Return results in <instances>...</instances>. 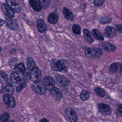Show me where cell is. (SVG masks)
<instances>
[{
    "mask_svg": "<svg viewBox=\"0 0 122 122\" xmlns=\"http://www.w3.org/2000/svg\"><path fill=\"white\" fill-rule=\"evenodd\" d=\"M10 116L8 113H3L0 116V122H10Z\"/></svg>",
    "mask_w": 122,
    "mask_h": 122,
    "instance_id": "cell-30",
    "label": "cell"
},
{
    "mask_svg": "<svg viewBox=\"0 0 122 122\" xmlns=\"http://www.w3.org/2000/svg\"><path fill=\"white\" fill-rule=\"evenodd\" d=\"M111 21L110 18L108 17H103L100 20V22L102 23H106L110 22Z\"/></svg>",
    "mask_w": 122,
    "mask_h": 122,
    "instance_id": "cell-36",
    "label": "cell"
},
{
    "mask_svg": "<svg viewBox=\"0 0 122 122\" xmlns=\"http://www.w3.org/2000/svg\"></svg>",
    "mask_w": 122,
    "mask_h": 122,
    "instance_id": "cell-42",
    "label": "cell"
},
{
    "mask_svg": "<svg viewBox=\"0 0 122 122\" xmlns=\"http://www.w3.org/2000/svg\"><path fill=\"white\" fill-rule=\"evenodd\" d=\"M101 47L103 50L108 52H115L117 50L116 46L110 43H103Z\"/></svg>",
    "mask_w": 122,
    "mask_h": 122,
    "instance_id": "cell-20",
    "label": "cell"
},
{
    "mask_svg": "<svg viewBox=\"0 0 122 122\" xmlns=\"http://www.w3.org/2000/svg\"><path fill=\"white\" fill-rule=\"evenodd\" d=\"M63 13L64 17L66 20L71 21H72L74 20L73 13L68 8L66 7L63 8Z\"/></svg>",
    "mask_w": 122,
    "mask_h": 122,
    "instance_id": "cell-16",
    "label": "cell"
},
{
    "mask_svg": "<svg viewBox=\"0 0 122 122\" xmlns=\"http://www.w3.org/2000/svg\"><path fill=\"white\" fill-rule=\"evenodd\" d=\"M10 79L12 84L17 87L20 85L23 82L20 76L16 72H13L11 73Z\"/></svg>",
    "mask_w": 122,
    "mask_h": 122,
    "instance_id": "cell-5",
    "label": "cell"
},
{
    "mask_svg": "<svg viewBox=\"0 0 122 122\" xmlns=\"http://www.w3.org/2000/svg\"><path fill=\"white\" fill-rule=\"evenodd\" d=\"M115 27L116 30L118 32L120 33L122 32V25L121 24L116 25Z\"/></svg>",
    "mask_w": 122,
    "mask_h": 122,
    "instance_id": "cell-37",
    "label": "cell"
},
{
    "mask_svg": "<svg viewBox=\"0 0 122 122\" xmlns=\"http://www.w3.org/2000/svg\"><path fill=\"white\" fill-rule=\"evenodd\" d=\"M27 65L28 70L31 71L35 67V63L33 58L29 57L27 60Z\"/></svg>",
    "mask_w": 122,
    "mask_h": 122,
    "instance_id": "cell-29",
    "label": "cell"
},
{
    "mask_svg": "<svg viewBox=\"0 0 122 122\" xmlns=\"http://www.w3.org/2000/svg\"><path fill=\"white\" fill-rule=\"evenodd\" d=\"M30 78L35 84L40 82L42 79V74L41 71L38 67L35 66L30 71Z\"/></svg>",
    "mask_w": 122,
    "mask_h": 122,
    "instance_id": "cell-3",
    "label": "cell"
},
{
    "mask_svg": "<svg viewBox=\"0 0 122 122\" xmlns=\"http://www.w3.org/2000/svg\"><path fill=\"white\" fill-rule=\"evenodd\" d=\"M2 10L6 15L7 17L10 19L13 18L15 16L14 11L8 5L3 3L2 4Z\"/></svg>",
    "mask_w": 122,
    "mask_h": 122,
    "instance_id": "cell-9",
    "label": "cell"
},
{
    "mask_svg": "<svg viewBox=\"0 0 122 122\" xmlns=\"http://www.w3.org/2000/svg\"><path fill=\"white\" fill-rule=\"evenodd\" d=\"M30 4L36 12H39L42 10L41 1L38 0H32L30 1Z\"/></svg>",
    "mask_w": 122,
    "mask_h": 122,
    "instance_id": "cell-14",
    "label": "cell"
},
{
    "mask_svg": "<svg viewBox=\"0 0 122 122\" xmlns=\"http://www.w3.org/2000/svg\"><path fill=\"white\" fill-rule=\"evenodd\" d=\"M98 109L101 113L105 115L110 112V107L108 104L101 103L98 105Z\"/></svg>",
    "mask_w": 122,
    "mask_h": 122,
    "instance_id": "cell-19",
    "label": "cell"
},
{
    "mask_svg": "<svg viewBox=\"0 0 122 122\" xmlns=\"http://www.w3.org/2000/svg\"><path fill=\"white\" fill-rule=\"evenodd\" d=\"M8 80V76L5 73L0 71V82L2 84H5Z\"/></svg>",
    "mask_w": 122,
    "mask_h": 122,
    "instance_id": "cell-26",
    "label": "cell"
},
{
    "mask_svg": "<svg viewBox=\"0 0 122 122\" xmlns=\"http://www.w3.org/2000/svg\"><path fill=\"white\" fill-rule=\"evenodd\" d=\"M121 65L120 63L118 62H114L111 64L109 66V72L110 73H115L117 71Z\"/></svg>",
    "mask_w": 122,
    "mask_h": 122,
    "instance_id": "cell-24",
    "label": "cell"
},
{
    "mask_svg": "<svg viewBox=\"0 0 122 122\" xmlns=\"http://www.w3.org/2000/svg\"><path fill=\"white\" fill-rule=\"evenodd\" d=\"M116 115L117 116H121L122 115V105L121 104L117 106V110L116 112Z\"/></svg>",
    "mask_w": 122,
    "mask_h": 122,
    "instance_id": "cell-35",
    "label": "cell"
},
{
    "mask_svg": "<svg viewBox=\"0 0 122 122\" xmlns=\"http://www.w3.org/2000/svg\"><path fill=\"white\" fill-rule=\"evenodd\" d=\"M33 91L36 94L39 95L45 94L47 92V90L42 82L35 84L32 86Z\"/></svg>",
    "mask_w": 122,
    "mask_h": 122,
    "instance_id": "cell-6",
    "label": "cell"
},
{
    "mask_svg": "<svg viewBox=\"0 0 122 122\" xmlns=\"http://www.w3.org/2000/svg\"><path fill=\"white\" fill-rule=\"evenodd\" d=\"M3 101L5 103L8 105L10 107H15L16 106L15 99L12 96L5 95L3 97Z\"/></svg>",
    "mask_w": 122,
    "mask_h": 122,
    "instance_id": "cell-11",
    "label": "cell"
},
{
    "mask_svg": "<svg viewBox=\"0 0 122 122\" xmlns=\"http://www.w3.org/2000/svg\"><path fill=\"white\" fill-rule=\"evenodd\" d=\"M84 34V38L86 41L91 43L94 41L93 38L92 37L91 33L89 30L87 29H84L83 30Z\"/></svg>",
    "mask_w": 122,
    "mask_h": 122,
    "instance_id": "cell-22",
    "label": "cell"
},
{
    "mask_svg": "<svg viewBox=\"0 0 122 122\" xmlns=\"http://www.w3.org/2000/svg\"><path fill=\"white\" fill-rule=\"evenodd\" d=\"M8 5L17 13H19L21 11V8L18 3L13 0H8L6 1Z\"/></svg>",
    "mask_w": 122,
    "mask_h": 122,
    "instance_id": "cell-12",
    "label": "cell"
},
{
    "mask_svg": "<svg viewBox=\"0 0 122 122\" xmlns=\"http://www.w3.org/2000/svg\"><path fill=\"white\" fill-rule=\"evenodd\" d=\"M59 18L58 14L55 12H52L48 16V20L50 24H55L57 23Z\"/></svg>",
    "mask_w": 122,
    "mask_h": 122,
    "instance_id": "cell-18",
    "label": "cell"
},
{
    "mask_svg": "<svg viewBox=\"0 0 122 122\" xmlns=\"http://www.w3.org/2000/svg\"><path fill=\"white\" fill-rule=\"evenodd\" d=\"M10 122H15V121H13L12 120V121H10Z\"/></svg>",
    "mask_w": 122,
    "mask_h": 122,
    "instance_id": "cell-41",
    "label": "cell"
},
{
    "mask_svg": "<svg viewBox=\"0 0 122 122\" xmlns=\"http://www.w3.org/2000/svg\"><path fill=\"white\" fill-rule=\"evenodd\" d=\"M51 95L57 101H60L62 97V92L59 88L55 87L50 91Z\"/></svg>",
    "mask_w": 122,
    "mask_h": 122,
    "instance_id": "cell-10",
    "label": "cell"
},
{
    "mask_svg": "<svg viewBox=\"0 0 122 122\" xmlns=\"http://www.w3.org/2000/svg\"><path fill=\"white\" fill-rule=\"evenodd\" d=\"M37 26L38 31L40 33H43L47 30V26L44 20L40 19L37 23Z\"/></svg>",
    "mask_w": 122,
    "mask_h": 122,
    "instance_id": "cell-17",
    "label": "cell"
},
{
    "mask_svg": "<svg viewBox=\"0 0 122 122\" xmlns=\"http://www.w3.org/2000/svg\"><path fill=\"white\" fill-rule=\"evenodd\" d=\"M6 21L7 27L9 29L15 30L19 27L18 23L15 20L7 18Z\"/></svg>",
    "mask_w": 122,
    "mask_h": 122,
    "instance_id": "cell-15",
    "label": "cell"
},
{
    "mask_svg": "<svg viewBox=\"0 0 122 122\" xmlns=\"http://www.w3.org/2000/svg\"><path fill=\"white\" fill-rule=\"evenodd\" d=\"M94 91L99 97H103L105 95V92L103 89L99 87H96L94 89Z\"/></svg>",
    "mask_w": 122,
    "mask_h": 122,
    "instance_id": "cell-28",
    "label": "cell"
},
{
    "mask_svg": "<svg viewBox=\"0 0 122 122\" xmlns=\"http://www.w3.org/2000/svg\"><path fill=\"white\" fill-rule=\"evenodd\" d=\"M105 2L104 0H95L93 1V4L94 5H95L96 7H100L102 5L103 3Z\"/></svg>",
    "mask_w": 122,
    "mask_h": 122,
    "instance_id": "cell-33",
    "label": "cell"
},
{
    "mask_svg": "<svg viewBox=\"0 0 122 122\" xmlns=\"http://www.w3.org/2000/svg\"><path fill=\"white\" fill-rule=\"evenodd\" d=\"M41 1L42 9H46L48 8L50 5L51 2V0H45Z\"/></svg>",
    "mask_w": 122,
    "mask_h": 122,
    "instance_id": "cell-32",
    "label": "cell"
},
{
    "mask_svg": "<svg viewBox=\"0 0 122 122\" xmlns=\"http://www.w3.org/2000/svg\"><path fill=\"white\" fill-rule=\"evenodd\" d=\"M55 78L57 83L61 86L66 87L70 85V80L65 76L58 75L56 76Z\"/></svg>",
    "mask_w": 122,
    "mask_h": 122,
    "instance_id": "cell-8",
    "label": "cell"
},
{
    "mask_svg": "<svg viewBox=\"0 0 122 122\" xmlns=\"http://www.w3.org/2000/svg\"><path fill=\"white\" fill-rule=\"evenodd\" d=\"M27 86V83L25 82H23L22 84L17 87V92H19L21 91L22 90L25 88Z\"/></svg>",
    "mask_w": 122,
    "mask_h": 122,
    "instance_id": "cell-34",
    "label": "cell"
},
{
    "mask_svg": "<svg viewBox=\"0 0 122 122\" xmlns=\"http://www.w3.org/2000/svg\"><path fill=\"white\" fill-rule=\"evenodd\" d=\"M15 70L18 74H23L25 71V67L24 63H20L15 67Z\"/></svg>",
    "mask_w": 122,
    "mask_h": 122,
    "instance_id": "cell-25",
    "label": "cell"
},
{
    "mask_svg": "<svg viewBox=\"0 0 122 122\" xmlns=\"http://www.w3.org/2000/svg\"><path fill=\"white\" fill-rule=\"evenodd\" d=\"M65 113L71 122H77L78 119L77 115L73 108L71 107L67 108L66 109Z\"/></svg>",
    "mask_w": 122,
    "mask_h": 122,
    "instance_id": "cell-7",
    "label": "cell"
},
{
    "mask_svg": "<svg viewBox=\"0 0 122 122\" xmlns=\"http://www.w3.org/2000/svg\"><path fill=\"white\" fill-rule=\"evenodd\" d=\"M47 90L50 91L55 87L56 82L54 79L50 76H45L42 82Z\"/></svg>",
    "mask_w": 122,
    "mask_h": 122,
    "instance_id": "cell-4",
    "label": "cell"
},
{
    "mask_svg": "<svg viewBox=\"0 0 122 122\" xmlns=\"http://www.w3.org/2000/svg\"><path fill=\"white\" fill-rule=\"evenodd\" d=\"M93 36L96 40L100 41H103L104 40L103 36L100 30L97 29H94L92 31Z\"/></svg>",
    "mask_w": 122,
    "mask_h": 122,
    "instance_id": "cell-23",
    "label": "cell"
},
{
    "mask_svg": "<svg viewBox=\"0 0 122 122\" xmlns=\"http://www.w3.org/2000/svg\"><path fill=\"white\" fill-rule=\"evenodd\" d=\"M2 47L0 46V52H1V51H2Z\"/></svg>",
    "mask_w": 122,
    "mask_h": 122,
    "instance_id": "cell-40",
    "label": "cell"
},
{
    "mask_svg": "<svg viewBox=\"0 0 122 122\" xmlns=\"http://www.w3.org/2000/svg\"><path fill=\"white\" fill-rule=\"evenodd\" d=\"M102 49L97 47H92L87 48L85 51V56L89 58H98L102 55Z\"/></svg>",
    "mask_w": 122,
    "mask_h": 122,
    "instance_id": "cell-2",
    "label": "cell"
},
{
    "mask_svg": "<svg viewBox=\"0 0 122 122\" xmlns=\"http://www.w3.org/2000/svg\"><path fill=\"white\" fill-rule=\"evenodd\" d=\"M51 67L53 70L63 73L66 72L68 68L67 62L63 60H52L51 63Z\"/></svg>",
    "mask_w": 122,
    "mask_h": 122,
    "instance_id": "cell-1",
    "label": "cell"
},
{
    "mask_svg": "<svg viewBox=\"0 0 122 122\" xmlns=\"http://www.w3.org/2000/svg\"><path fill=\"white\" fill-rule=\"evenodd\" d=\"M2 92L5 95L12 96L13 95L14 89L13 87L10 84L6 85L2 90Z\"/></svg>",
    "mask_w": 122,
    "mask_h": 122,
    "instance_id": "cell-21",
    "label": "cell"
},
{
    "mask_svg": "<svg viewBox=\"0 0 122 122\" xmlns=\"http://www.w3.org/2000/svg\"><path fill=\"white\" fill-rule=\"evenodd\" d=\"M90 97V93L88 91L83 90L81 92L80 95L81 99L83 101L88 100Z\"/></svg>",
    "mask_w": 122,
    "mask_h": 122,
    "instance_id": "cell-27",
    "label": "cell"
},
{
    "mask_svg": "<svg viewBox=\"0 0 122 122\" xmlns=\"http://www.w3.org/2000/svg\"><path fill=\"white\" fill-rule=\"evenodd\" d=\"M39 122H50V121L46 118H43L40 120Z\"/></svg>",
    "mask_w": 122,
    "mask_h": 122,
    "instance_id": "cell-38",
    "label": "cell"
},
{
    "mask_svg": "<svg viewBox=\"0 0 122 122\" xmlns=\"http://www.w3.org/2000/svg\"><path fill=\"white\" fill-rule=\"evenodd\" d=\"M5 22L2 19H0V26H2L5 24Z\"/></svg>",
    "mask_w": 122,
    "mask_h": 122,
    "instance_id": "cell-39",
    "label": "cell"
},
{
    "mask_svg": "<svg viewBox=\"0 0 122 122\" xmlns=\"http://www.w3.org/2000/svg\"><path fill=\"white\" fill-rule=\"evenodd\" d=\"M105 36L108 38H112L116 35L115 29L111 26H108L106 28L105 30Z\"/></svg>",
    "mask_w": 122,
    "mask_h": 122,
    "instance_id": "cell-13",
    "label": "cell"
},
{
    "mask_svg": "<svg viewBox=\"0 0 122 122\" xmlns=\"http://www.w3.org/2000/svg\"><path fill=\"white\" fill-rule=\"evenodd\" d=\"M73 32L75 35H80L81 33V27L78 25H74L72 27Z\"/></svg>",
    "mask_w": 122,
    "mask_h": 122,
    "instance_id": "cell-31",
    "label": "cell"
}]
</instances>
